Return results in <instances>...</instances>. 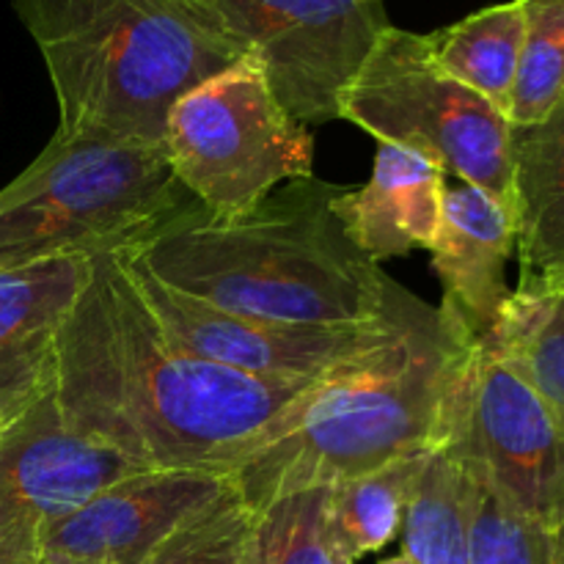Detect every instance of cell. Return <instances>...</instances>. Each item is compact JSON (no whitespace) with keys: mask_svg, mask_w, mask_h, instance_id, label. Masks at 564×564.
<instances>
[{"mask_svg":"<svg viewBox=\"0 0 564 564\" xmlns=\"http://www.w3.org/2000/svg\"><path fill=\"white\" fill-rule=\"evenodd\" d=\"M516 292L564 290V99L532 127H512Z\"/></svg>","mask_w":564,"mask_h":564,"instance_id":"2e32d148","label":"cell"},{"mask_svg":"<svg viewBox=\"0 0 564 564\" xmlns=\"http://www.w3.org/2000/svg\"><path fill=\"white\" fill-rule=\"evenodd\" d=\"M523 17L521 0L488 6L466 20L427 33L435 61L452 80L488 99L507 116L521 61Z\"/></svg>","mask_w":564,"mask_h":564,"instance_id":"e0dca14e","label":"cell"},{"mask_svg":"<svg viewBox=\"0 0 564 564\" xmlns=\"http://www.w3.org/2000/svg\"><path fill=\"white\" fill-rule=\"evenodd\" d=\"M0 564H42L39 556H25V560H11V562H0Z\"/></svg>","mask_w":564,"mask_h":564,"instance_id":"4316f807","label":"cell"},{"mask_svg":"<svg viewBox=\"0 0 564 564\" xmlns=\"http://www.w3.org/2000/svg\"><path fill=\"white\" fill-rule=\"evenodd\" d=\"M477 341L449 306H433L397 345L284 408L226 479L259 512L281 496L444 449Z\"/></svg>","mask_w":564,"mask_h":564,"instance_id":"3957f363","label":"cell"},{"mask_svg":"<svg viewBox=\"0 0 564 564\" xmlns=\"http://www.w3.org/2000/svg\"><path fill=\"white\" fill-rule=\"evenodd\" d=\"M257 564H356L330 523V488L281 496L257 512Z\"/></svg>","mask_w":564,"mask_h":564,"instance_id":"44dd1931","label":"cell"},{"mask_svg":"<svg viewBox=\"0 0 564 564\" xmlns=\"http://www.w3.org/2000/svg\"><path fill=\"white\" fill-rule=\"evenodd\" d=\"M253 523L257 512L229 488L141 564H257Z\"/></svg>","mask_w":564,"mask_h":564,"instance_id":"603a6c76","label":"cell"},{"mask_svg":"<svg viewBox=\"0 0 564 564\" xmlns=\"http://www.w3.org/2000/svg\"><path fill=\"white\" fill-rule=\"evenodd\" d=\"M430 455L433 452L400 457L361 477L330 485V523L352 562L378 554L402 532Z\"/></svg>","mask_w":564,"mask_h":564,"instance_id":"ac0fdd59","label":"cell"},{"mask_svg":"<svg viewBox=\"0 0 564 564\" xmlns=\"http://www.w3.org/2000/svg\"><path fill=\"white\" fill-rule=\"evenodd\" d=\"M138 471L149 468L72 427L50 389L0 427V562L39 556L53 523Z\"/></svg>","mask_w":564,"mask_h":564,"instance_id":"8fae6325","label":"cell"},{"mask_svg":"<svg viewBox=\"0 0 564 564\" xmlns=\"http://www.w3.org/2000/svg\"><path fill=\"white\" fill-rule=\"evenodd\" d=\"M380 564H416L411 560V556H405V554H397V556H391V560H383Z\"/></svg>","mask_w":564,"mask_h":564,"instance_id":"484cf974","label":"cell"},{"mask_svg":"<svg viewBox=\"0 0 564 564\" xmlns=\"http://www.w3.org/2000/svg\"><path fill=\"white\" fill-rule=\"evenodd\" d=\"M551 532H554V564H564V523Z\"/></svg>","mask_w":564,"mask_h":564,"instance_id":"d4e9b609","label":"cell"},{"mask_svg":"<svg viewBox=\"0 0 564 564\" xmlns=\"http://www.w3.org/2000/svg\"><path fill=\"white\" fill-rule=\"evenodd\" d=\"M42 564H75V562H42Z\"/></svg>","mask_w":564,"mask_h":564,"instance_id":"83f0119b","label":"cell"},{"mask_svg":"<svg viewBox=\"0 0 564 564\" xmlns=\"http://www.w3.org/2000/svg\"><path fill=\"white\" fill-rule=\"evenodd\" d=\"M339 193L306 176L237 213L193 202L116 253L182 295L262 323L358 328L402 317L419 297L352 246L334 209Z\"/></svg>","mask_w":564,"mask_h":564,"instance_id":"7a4b0ae2","label":"cell"},{"mask_svg":"<svg viewBox=\"0 0 564 564\" xmlns=\"http://www.w3.org/2000/svg\"><path fill=\"white\" fill-rule=\"evenodd\" d=\"M163 154L180 185L213 213H237L314 176L312 130L281 108L251 55L171 108Z\"/></svg>","mask_w":564,"mask_h":564,"instance_id":"52a82bcc","label":"cell"},{"mask_svg":"<svg viewBox=\"0 0 564 564\" xmlns=\"http://www.w3.org/2000/svg\"><path fill=\"white\" fill-rule=\"evenodd\" d=\"M91 257L0 270V427L55 386L58 336L83 292Z\"/></svg>","mask_w":564,"mask_h":564,"instance_id":"4fadbf2b","label":"cell"},{"mask_svg":"<svg viewBox=\"0 0 564 564\" xmlns=\"http://www.w3.org/2000/svg\"><path fill=\"white\" fill-rule=\"evenodd\" d=\"M444 193L446 171L433 158L380 143L369 182L341 187L334 209L352 246L380 264L430 248L441 224Z\"/></svg>","mask_w":564,"mask_h":564,"instance_id":"9a60e30c","label":"cell"},{"mask_svg":"<svg viewBox=\"0 0 564 564\" xmlns=\"http://www.w3.org/2000/svg\"><path fill=\"white\" fill-rule=\"evenodd\" d=\"M53 83L58 138L163 147L171 108L248 58L209 0H11Z\"/></svg>","mask_w":564,"mask_h":564,"instance_id":"277c9868","label":"cell"},{"mask_svg":"<svg viewBox=\"0 0 564 564\" xmlns=\"http://www.w3.org/2000/svg\"><path fill=\"white\" fill-rule=\"evenodd\" d=\"M449 306L482 339L510 301L507 262L516 251V220L507 207L460 182L446 187L441 224L427 248Z\"/></svg>","mask_w":564,"mask_h":564,"instance_id":"5bb4252c","label":"cell"},{"mask_svg":"<svg viewBox=\"0 0 564 564\" xmlns=\"http://www.w3.org/2000/svg\"><path fill=\"white\" fill-rule=\"evenodd\" d=\"M229 488V479L215 471L149 468L130 474L53 523L39 540V560L141 564Z\"/></svg>","mask_w":564,"mask_h":564,"instance_id":"7c38bea8","label":"cell"},{"mask_svg":"<svg viewBox=\"0 0 564 564\" xmlns=\"http://www.w3.org/2000/svg\"><path fill=\"white\" fill-rule=\"evenodd\" d=\"M339 119L416 149L512 213V124L435 61L427 33L389 25L341 97Z\"/></svg>","mask_w":564,"mask_h":564,"instance_id":"8992f818","label":"cell"},{"mask_svg":"<svg viewBox=\"0 0 564 564\" xmlns=\"http://www.w3.org/2000/svg\"><path fill=\"white\" fill-rule=\"evenodd\" d=\"M119 262L130 275L143 306L182 347L207 361L253 375V378L323 383V380L358 367L375 352L397 345L433 308L419 297L416 306L402 317L358 325V328L275 325L229 314L224 308L196 301V297L182 295L138 264L121 257Z\"/></svg>","mask_w":564,"mask_h":564,"instance_id":"30bf717a","label":"cell"},{"mask_svg":"<svg viewBox=\"0 0 564 564\" xmlns=\"http://www.w3.org/2000/svg\"><path fill=\"white\" fill-rule=\"evenodd\" d=\"M193 202L163 147L53 135L0 187V270L124 251Z\"/></svg>","mask_w":564,"mask_h":564,"instance_id":"5b68a950","label":"cell"},{"mask_svg":"<svg viewBox=\"0 0 564 564\" xmlns=\"http://www.w3.org/2000/svg\"><path fill=\"white\" fill-rule=\"evenodd\" d=\"M471 474L446 452H433L408 505L402 554L416 564H471Z\"/></svg>","mask_w":564,"mask_h":564,"instance_id":"d6986e66","label":"cell"},{"mask_svg":"<svg viewBox=\"0 0 564 564\" xmlns=\"http://www.w3.org/2000/svg\"><path fill=\"white\" fill-rule=\"evenodd\" d=\"M441 452L510 510L545 529L564 523V430L538 391L479 339Z\"/></svg>","mask_w":564,"mask_h":564,"instance_id":"ba28073f","label":"cell"},{"mask_svg":"<svg viewBox=\"0 0 564 564\" xmlns=\"http://www.w3.org/2000/svg\"><path fill=\"white\" fill-rule=\"evenodd\" d=\"M521 3L527 31L507 119L512 127H532L564 99V0Z\"/></svg>","mask_w":564,"mask_h":564,"instance_id":"7402d4cb","label":"cell"},{"mask_svg":"<svg viewBox=\"0 0 564 564\" xmlns=\"http://www.w3.org/2000/svg\"><path fill=\"white\" fill-rule=\"evenodd\" d=\"M468 551L471 564H554V532L518 516L474 477Z\"/></svg>","mask_w":564,"mask_h":564,"instance_id":"cb8c5ba5","label":"cell"},{"mask_svg":"<svg viewBox=\"0 0 564 564\" xmlns=\"http://www.w3.org/2000/svg\"><path fill=\"white\" fill-rule=\"evenodd\" d=\"M301 124L339 119L341 97L391 25L383 0H209Z\"/></svg>","mask_w":564,"mask_h":564,"instance_id":"9c48e42d","label":"cell"},{"mask_svg":"<svg viewBox=\"0 0 564 564\" xmlns=\"http://www.w3.org/2000/svg\"><path fill=\"white\" fill-rule=\"evenodd\" d=\"M482 341L527 378L564 430V290L545 295L512 290Z\"/></svg>","mask_w":564,"mask_h":564,"instance_id":"ffe728a7","label":"cell"},{"mask_svg":"<svg viewBox=\"0 0 564 564\" xmlns=\"http://www.w3.org/2000/svg\"><path fill=\"white\" fill-rule=\"evenodd\" d=\"M312 386L191 352L143 306L119 257L97 253L61 328L53 389L72 427L130 460L226 477Z\"/></svg>","mask_w":564,"mask_h":564,"instance_id":"6da1fadb","label":"cell"}]
</instances>
